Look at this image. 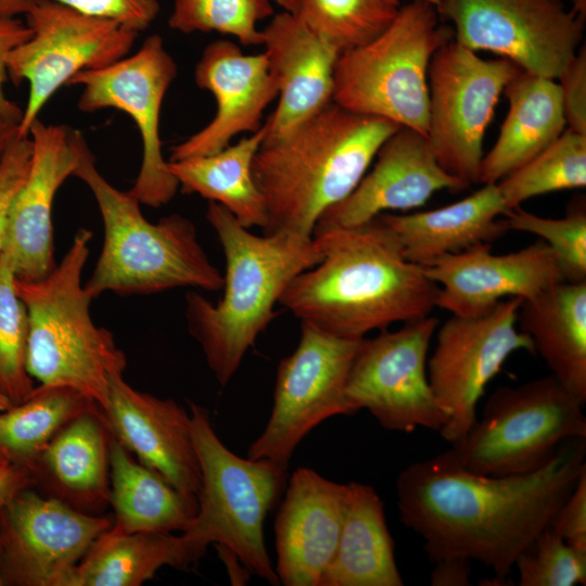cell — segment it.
Wrapping results in <instances>:
<instances>
[{
    "mask_svg": "<svg viewBox=\"0 0 586 586\" xmlns=\"http://www.w3.org/2000/svg\"><path fill=\"white\" fill-rule=\"evenodd\" d=\"M585 455L586 438H572L536 471L494 476L466 470L446 450L399 473V519L423 539L431 561L462 557L507 578L519 553L550 526Z\"/></svg>",
    "mask_w": 586,
    "mask_h": 586,
    "instance_id": "6da1fadb",
    "label": "cell"
},
{
    "mask_svg": "<svg viewBox=\"0 0 586 586\" xmlns=\"http://www.w3.org/2000/svg\"><path fill=\"white\" fill-rule=\"evenodd\" d=\"M313 237L321 260L297 275L279 300L301 321L360 340L436 307L438 284L405 257L378 216L359 226L316 229Z\"/></svg>",
    "mask_w": 586,
    "mask_h": 586,
    "instance_id": "7a4b0ae2",
    "label": "cell"
},
{
    "mask_svg": "<svg viewBox=\"0 0 586 586\" xmlns=\"http://www.w3.org/2000/svg\"><path fill=\"white\" fill-rule=\"evenodd\" d=\"M207 221L226 260L224 295L215 305L200 293L186 295V319L207 366L221 386L276 317L275 305L290 282L321 260L313 235L278 231L257 235L219 203L209 201Z\"/></svg>",
    "mask_w": 586,
    "mask_h": 586,
    "instance_id": "3957f363",
    "label": "cell"
},
{
    "mask_svg": "<svg viewBox=\"0 0 586 586\" xmlns=\"http://www.w3.org/2000/svg\"><path fill=\"white\" fill-rule=\"evenodd\" d=\"M398 128L332 101L282 137L263 141L252 173L266 203L264 232L313 235L320 216L356 188Z\"/></svg>",
    "mask_w": 586,
    "mask_h": 586,
    "instance_id": "277c9868",
    "label": "cell"
},
{
    "mask_svg": "<svg viewBox=\"0 0 586 586\" xmlns=\"http://www.w3.org/2000/svg\"><path fill=\"white\" fill-rule=\"evenodd\" d=\"M73 176L93 194L104 226L102 252L84 285L92 298L106 291L148 295L183 286L222 289L224 276L199 242L194 224L179 214L146 220L141 203L99 173L85 137Z\"/></svg>",
    "mask_w": 586,
    "mask_h": 586,
    "instance_id": "5b68a950",
    "label": "cell"
},
{
    "mask_svg": "<svg viewBox=\"0 0 586 586\" xmlns=\"http://www.w3.org/2000/svg\"><path fill=\"white\" fill-rule=\"evenodd\" d=\"M92 231L80 228L61 262L38 280L15 279L28 316L26 368L42 386L74 388L104 412L110 381L127 360L105 328L90 316L92 297L81 284Z\"/></svg>",
    "mask_w": 586,
    "mask_h": 586,
    "instance_id": "8992f818",
    "label": "cell"
},
{
    "mask_svg": "<svg viewBox=\"0 0 586 586\" xmlns=\"http://www.w3.org/2000/svg\"><path fill=\"white\" fill-rule=\"evenodd\" d=\"M190 418L202 480L196 517L182 534L203 555L215 543L250 573L279 585L264 540V521L286 486L288 469L232 453L217 436L206 408L190 403Z\"/></svg>",
    "mask_w": 586,
    "mask_h": 586,
    "instance_id": "52a82bcc",
    "label": "cell"
},
{
    "mask_svg": "<svg viewBox=\"0 0 586 586\" xmlns=\"http://www.w3.org/2000/svg\"><path fill=\"white\" fill-rule=\"evenodd\" d=\"M440 17L437 9L423 0L398 8L378 37L339 56L333 102L426 137L429 64L436 50L454 38L453 28L442 25Z\"/></svg>",
    "mask_w": 586,
    "mask_h": 586,
    "instance_id": "ba28073f",
    "label": "cell"
},
{
    "mask_svg": "<svg viewBox=\"0 0 586 586\" xmlns=\"http://www.w3.org/2000/svg\"><path fill=\"white\" fill-rule=\"evenodd\" d=\"M584 404L552 374L501 386L462 438L447 451L466 470L511 475L547 464L561 445L586 438Z\"/></svg>",
    "mask_w": 586,
    "mask_h": 586,
    "instance_id": "9c48e42d",
    "label": "cell"
},
{
    "mask_svg": "<svg viewBox=\"0 0 586 586\" xmlns=\"http://www.w3.org/2000/svg\"><path fill=\"white\" fill-rule=\"evenodd\" d=\"M520 69L504 58L482 59L454 38L431 59L426 139L440 165L469 187L479 183L483 139L498 99Z\"/></svg>",
    "mask_w": 586,
    "mask_h": 586,
    "instance_id": "30bf717a",
    "label": "cell"
},
{
    "mask_svg": "<svg viewBox=\"0 0 586 586\" xmlns=\"http://www.w3.org/2000/svg\"><path fill=\"white\" fill-rule=\"evenodd\" d=\"M301 322L295 351L278 366L269 420L247 450V458L286 469L296 446L314 428L328 418L355 413L345 388L361 339H344Z\"/></svg>",
    "mask_w": 586,
    "mask_h": 586,
    "instance_id": "8fae6325",
    "label": "cell"
},
{
    "mask_svg": "<svg viewBox=\"0 0 586 586\" xmlns=\"http://www.w3.org/2000/svg\"><path fill=\"white\" fill-rule=\"evenodd\" d=\"M29 39L7 58L9 79L28 82L17 133L28 136L51 97L78 73L109 66L127 56L138 34L119 24L46 0L25 15Z\"/></svg>",
    "mask_w": 586,
    "mask_h": 586,
    "instance_id": "7c38bea8",
    "label": "cell"
},
{
    "mask_svg": "<svg viewBox=\"0 0 586 586\" xmlns=\"http://www.w3.org/2000/svg\"><path fill=\"white\" fill-rule=\"evenodd\" d=\"M522 301L501 300L477 316L451 315L437 328L426 370L434 397L447 416L440 434L448 443L462 438L472 426L486 385L507 358L517 351L536 354L532 339L517 329Z\"/></svg>",
    "mask_w": 586,
    "mask_h": 586,
    "instance_id": "4fadbf2b",
    "label": "cell"
},
{
    "mask_svg": "<svg viewBox=\"0 0 586 586\" xmlns=\"http://www.w3.org/2000/svg\"><path fill=\"white\" fill-rule=\"evenodd\" d=\"M438 324L429 315L360 340L345 388L354 412L367 409L390 431H441L447 416L434 397L426 370L429 346Z\"/></svg>",
    "mask_w": 586,
    "mask_h": 586,
    "instance_id": "5bb4252c",
    "label": "cell"
},
{
    "mask_svg": "<svg viewBox=\"0 0 586 586\" xmlns=\"http://www.w3.org/2000/svg\"><path fill=\"white\" fill-rule=\"evenodd\" d=\"M437 11L463 47L555 80L579 49L585 26L562 0H441Z\"/></svg>",
    "mask_w": 586,
    "mask_h": 586,
    "instance_id": "9a60e30c",
    "label": "cell"
},
{
    "mask_svg": "<svg viewBox=\"0 0 586 586\" xmlns=\"http://www.w3.org/2000/svg\"><path fill=\"white\" fill-rule=\"evenodd\" d=\"M177 76V64L160 35L149 36L130 56L99 69L76 74L68 85L81 86L78 109L119 110L133 120L142 142L139 174L129 192L150 207L166 205L179 183L163 156L160 116L165 94Z\"/></svg>",
    "mask_w": 586,
    "mask_h": 586,
    "instance_id": "2e32d148",
    "label": "cell"
},
{
    "mask_svg": "<svg viewBox=\"0 0 586 586\" xmlns=\"http://www.w3.org/2000/svg\"><path fill=\"white\" fill-rule=\"evenodd\" d=\"M113 524L28 487L0 508L3 585L71 586L92 543Z\"/></svg>",
    "mask_w": 586,
    "mask_h": 586,
    "instance_id": "e0dca14e",
    "label": "cell"
},
{
    "mask_svg": "<svg viewBox=\"0 0 586 586\" xmlns=\"http://www.w3.org/2000/svg\"><path fill=\"white\" fill-rule=\"evenodd\" d=\"M27 177L9 209L1 251L12 262L16 279L38 280L56 266L51 212L62 183L73 176L82 133L65 125L34 120Z\"/></svg>",
    "mask_w": 586,
    "mask_h": 586,
    "instance_id": "ac0fdd59",
    "label": "cell"
},
{
    "mask_svg": "<svg viewBox=\"0 0 586 586\" xmlns=\"http://www.w3.org/2000/svg\"><path fill=\"white\" fill-rule=\"evenodd\" d=\"M422 268L440 286L436 307L461 317L484 314L505 297L530 300L564 281L555 253L543 240L505 255L492 254L491 244L482 243Z\"/></svg>",
    "mask_w": 586,
    "mask_h": 586,
    "instance_id": "d6986e66",
    "label": "cell"
},
{
    "mask_svg": "<svg viewBox=\"0 0 586 586\" xmlns=\"http://www.w3.org/2000/svg\"><path fill=\"white\" fill-rule=\"evenodd\" d=\"M374 158L372 169L320 216L315 230L359 226L387 211L420 207L437 191L469 188L440 165L426 137L411 128L399 127Z\"/></svg>",
    "mask_w": 586,
    "mask_h": 586,
    "instance_id": "ffe728a7",
    "label": "cell"
},
{
    "mask_svg": "<svg viewBox=\"0 0 586 586\" xmlns=\"http://www.w3.org/2000/svg\"><path fill=\"white\" fill-rule=\"evenodd\" d=\"M194 80L214 95L217 110L205 127L171 148L169 161L213 154L237 135L258 131L265 109L278 97L265 53L245 54L227 39L205 47Z\"/></svg>",
    "mask_w": 586,
    "mask_h": 586,
    "instance_id": "44dd1931",
    "label": "cell"
},
{
    "mask_svg": "<svg viewBox=\"0 0 586 586\" xmlns=\"http://www.w3.org/2000/svg\"><path fill=\"white\" fill-rule=\"evenodd\" d=\"M123 373L110 381V404L103 412L110 432L141 464L179 492L198 496L202 479L190 413L173 399L133 388Z\"/></svg>",
    "mask_w": 586,
    "mask_h": 586,
    "instance_id": "7402d4cb",
    "label": "cell"
},
{
    "mask_svg": "<svg viewBox=\"0 0 586 586\" xmlns=\"http://www.w3.org/2000/svg\"><path fill=\"white\" fill-rule=\"evenodd\" d=\"M347 484L308 468L294 471L275 520L276 572L285 586H319L335 552Z\"/></svg>",
    "mask_w": 586,
    "mask_h": 586,
    "instance_id": "603a6c76",
    "label": "cell"
},
{
    "mask_svg": "<svg viewBox=\"0 0 586 586\" xmlns=\"http://www.w3.org/2000/svg\"><path fill=\"white\" fill-rule=\"evenodd\" d=\"M262 33L279 97L276 110L263 124V141H270L333 101L334 71L341 53L288 11L273 14Z\"/></svg>",
    "mask_w": 586,
    "mask_h": 586,
    "instance_id": "cb8c5ba5",
    "label": "cell"
},
{
    "mask_svg": "<svg viewBox=\"0 0 586 586\" xmlns=\"http://www.w3.org/2000/svg\"><path fill=\"white\" fill-rule=\"evenodd\" d=\"M508 212L497 183H486L449 205L412 214L378 217L395 233L405 257L421 267L437 258L496 241L508 230L498 216Z\"/></svg>",
    "mask_w": 586,
    "mask_h": 586,
    "instance_id": "d4e9b609",
    "label": "cell"
},
{
    "mask_svg": "<svg viewBox=\"0 0 586 586\" xmlns=\"http://www.w3.org/2000/svg\"><path fill=\"white\" fill-rule=\"evenodd\" d=\"M508 114L499 136L483 156L479 183H497L551 145L565 130L555 79L520 69L506 85Z\"/></svg>",
    "mask_w": 586,
    "mask_h": 586,
    "instance_id": "484cf974",
    "label": "cell"
},
{
    "mask_svg": "<svg viewBox=\"0 0 586 586\" xmlns=\"http://www.w3.org/2000/svg\"><path fill=\"white\" fill-rule=\"evenodd\" d=\"M517 323L551 374L586 402V281L559 282L522 301Z\"/></svg>",
    "mask_w": 586,
    "mask_h": 586,
    "instance_id": "4316f807",
    "label": "cell"
},
{
    "mask_svg": "<svg viewBox=\"0 0 586 586\" xmlns=\"http://www.w3.org/2000/svg\"><path fill=\"white\" fill-rule=\"evenodd\" d=\"M384 506L370 485L351 482L335 552L319 586H403Z\"/></svg>",
    "mask_w": 586,
    "mask_h": 586,
    "instance_id": "83f0119b",
    "label": "cell"
},
{
    "mask_svg": "<svg viewBox=\"0 0 586 586\" xmlns=\"http://www.w3.org/2000/svg\"><path fill=\"white\" fill-rule=\"evenodd\" d=\"M109 464V502L115 514L111 531L182 533L191 526L199 509L198 496L179 492L157 472L135 461L112 433Z\"/></svg>",
    "mask_w": 586,
    "mask_h": 586,
    "instance_id": "f1b7e54d",
    "label": "cell"
},
{
    "mask_svg": "<svg viewBox=\"0 0 586 586\" xmlns=\"http://www.w3.org/2000/svg\"><path fill=\"white\" fill-rule=\"evenodd\" d=\"M111 432L101 409L69 421L38 457L31 474L40 476L73 502L109 501V450Z\"/></svg>",
    "mask_w": 586,
    "mask_h": 586,
    "instance_id": "f546056e",
    "label": "cell"
},
{
    "mask_svg": "<svg viewBox=\"0 0 586 586\" xmlns=\"http://www.w3.org/2000/svg\"><path fill=\"white\" fill-rule=\"evenodd\" d=\"M203 556L182 533L107 528L76 565L71 586H139L165 565L187 569Z\"/></svg>",
    "mask_w": 586,
    "mask_h": 586,
    "instance_id": "4dcf8cb0",
    "label": "cell"
},
{
    "mask_svg": "<svg viewBox=\"0 0 586 586\" xmlns=\"http://www.w3.org/2000/svg\"><path fill=\"white\" fill-rule=\"evenodd\" d=\"M265 137L262 128L235 144L208 155L167 161L183 193H196L226 207L245 228L268 222L265 199L252 173L254 156Z\"/></svg>",
    "mask_w": 586,
    "mask_h": 586,
    "instance_id": "1f68e13d",
    "label": "cell"
},
{
    "mask_svg": "<svg viewBox=\"0 0 586 586\" xmlns=\"http://www.w3.org/2000/svg\"><path fill=\"white\" fill-rule=\"evenodd\" d=\"M97 409L101 408L74 388L39 385L26 400L0 412V454L10 463L31 471L62 428Z\"/></svg>",
    "mask_w": 586,
    "mask_h": 586,
    "instance_id": "d6a6232c",
    "label": "cell"
},
{
    "mask_svg": "<svg viewBox=\"0 0 586 586\" xmlns=\"http://www.w3.org/2000/svg\"><path fill=\"white\" fill-rule=\"evenodd\" d=\"M508 211L537 195L586 186V135L570 128L546 150L497 182Z\"/></svg>",
    "mask_w": 586,
    "mask_h": 586,
    "instance_id": "836d02e7",
    "label": "cell"
},
{
    "mask_svg": "<svg viewBox=\"0 0 586 586\" xmlns=\"http://www.w3.org/2000/svg\"><path fill=\"white\" fill-rule=\"evenodd\" d=\"M398 8L384 0H296L293 14L342 54L378 37Z\"/></svg>",
    "mask_w": 586,
    "mask_h": 586,
    "instance_id": "e575fe53",
    "label": "cell"
},
{
    "mask_svg": "<svg viewBox=\"0 0 586 586\" xmlns=\"http://www.w3.org/2000/svg\"><path fill=\"white\" fill-rule=\"evenodd\" d=\"M15 279L9 255L0 251V392L12 405L26 400L35 390L26 368L27 309Z\"/></svg>",
    "mask_w": 586,
    "mask_h": 586,
    "instance_id": "d590c367",
    "label": "cell"
},
{
    "mask_svg": "<svg viewBox=\"0 0 586 586\" xmlns=\"http://www.w3.org/2000/svg\"><path fill=\"white\" fill-rule=\"evenodd\" d=\"M273 14L270 0H174L168 26L182 34L217 31L243 46H262L257 23Z\"/></svg>",
    "mask_w": 586,
    "mask_h": 586,
    "instance_id": "8d00e7d4",
    "label": "cell"
},
{
    "mask_svg": "<svg viewBox=\"0 0 586 586\" xmlns=\"http://www.w3.org/2000/svg\"><path fill=\"white\" fill-rule=\"evenodd\" d=\"M507 230L540 238L555 253L565 282L586 281V212L574 208L563 218H548L517 207L502 219Z\"/></svg>",
    "mask_w": 586,
    "mask_h": 586,
    "instance_id": "74e56055",
    "label": "cell"
},
{
    "mask_svg": "<svg viewBox=\"0 0 586 586\" xmlns=\"http://www.w3.org/2000/svg\"><path fill=\"white\" fill-rule=\"evenodd\" d=\"M520 586L586 584V551L569 545L550 526L543 530L517 557Z\"/></svg>",
    "mask_w": 586,
    "mask_h": 586,
    "instance_id": "f35d334b",
    "label": "cell"
},
{
    "mask_svg": "<svg viewBox=\"0 0 586 586\" xmlns=\"http://www.w3.org/2000/svg\"><path fill=\"white\" fill-rule=\"evenodd\" d=\"M84 14L113 21L137 34L145 30L160 12L158 0H52Z\"/></svg>",
    "mask_w": 586,
    "mask_h": 586,
    "instance_id": "ab89813d",
    "label": "cell"
},
{
    "mask_svg": "<svg viewBox=\"0 0 586 586\" xmlns=\"http://www.w3.org/2000/svg\"><path fill=\"white\" fill-rule=\"evenodd\" d=\"M31 154L33 142L29 135L16 133L7 148L0 165V251L9 209L27 177Z\"/></svg>",
    "mask_w": 586,
    "mask_h": 586,
    "instance_id": "60d3db41",
    "label": "cell"
},
{
    "mask_svg": "<svg viewBox=\"0 0 586 586\" xmlns=\"http://www.w3.org/2000/svg\"><path fill=\"white\" fill-rule=\"evenodd\" d=\"M559 82L562 111L566 124L576 132L586 135V49L581 47L563 72Z\"/></svg>",
    "mask_w": 586,
    "mask_h": 586,
    "instance_id": "b9f144b4",
    "label": "cell"
},
{
    "mask_svg": "<svg viewBox=\"0 0 586 586\" xmlns=\"http://www.w3.org/2000/svg\"><path fill=\"white\" fill-rule=\"evenodd\" d=\"M550 527L569 545L586 551V468L558 509Z\"/></svg>",
    "mask_w": 586,
    "mask_h": 586,
    "instance_id": "7bdbcfd3",
    "label": "cell"
},
{
    "mask_svg": "<svg viewBox=\"0 0 586 586\" xmlns=\"http://www.w3.org/2000/svg\"><path fill=\"white\" fill-rule=\"evenodd\" d=\"M30 36V28L18 17L0 18V118L18 125L23 116V109L8 98L4 89L9 80L7 58L14 48L29 39Z\"/></svg>",
    "mask_w": 586,
    "mask_h": 586,
    "instance_id": "ee69618b",
    "label": "cell"
},
{
    "mask_svg": "<svg viewBox=\"0 0 586 586\" xmlns=\"http://www.w3.org/2000/svg\"><path fill=\"white\" fill-rule=\"evenodd\" d=\"M430 575L432 586H468L471 585L470 560L462 557L438 559Z\"/></svg>",
    "mask_w": 586,
    "mask_h": 586,
    "instance_id": "f6af8a7d",
    "label": "cell"
},
{
    "mask_svg": "<svg viewBox=\"0 0 586 586\" xmlns=\"http://www.w3.org/2000/svg\"><path fill=\"white\" fill-rule=\"evenodd\" d=\"M31 472L22 466L10 463L0 469V508L13 496L33 484Z\"/></svg>",
    "mask_w": 586,
    "mask_h": 586,
    "instance_id": "bcb514c9",
    "label": "cell"
},
{
    "mask_svg": "<svg viewBox=\"0 0 586 586\" xmlns=\"http://www.w3.org/2000/svg\"><path fill=\"white\" fill-rule=\"evenodd\" d=\"M46 0H0V18L26 15Z\"/></svg>",
    "mask_w": 586,
    "mask_h": 586,
    "instance_id": "7dc6e473",
    "label": "cell"
},
{
    "mask_svg": "<svg viewBox=\"0 0 586 586\" xmlns=\"http://www.w3.org/2000/svg\"><path fill=\"white\" fill-rule=\"evenodd\" d=\"M18 124L0 118V165L11 140L17 133Z\"/></svg>",
    "mask_w": 586,
    "mask_h": 586,
    "instance_id": "c3c4849f",
    "label": "cell"
},
{
    "mask_svg": "<svg viewBox=\"0 0 586 586\" xmlns=\"http://www.w3.org/2000/svg\"><path fill=\"white\" fill-rule=\"evenodd\" d=\"M277 3L284 9V11L294 13L296 7V0H276Z\"/></svg>",
    "mask_w": 586,
    "mask_h": 586,
    "instance_id": "681fc988",
    "label": "cell"
},
{
    "mask_svg": "<svg viewBox=\"0 0 586 586\" xmlns=\"http://www.w3.org/2000/svg\"><path fill=\"white\" fill-rule=\"evenodd\" d=\"M11 402L0 392V412L11 407Z\"/></svg>",
    "mask_w": 586,
    "mask_h": 586,
    "instance_id": "f907efd6",
    "label": "cell"
},
{
    "mask_svg": "<svg viewBox=\"0 0 586 586\" xmlns=\"http://www.w3.org/2000/svg\"><path fill=\"white\" fill-rule=\"evenodd\" d=\"M385 2L390 3V4H393L395 7H399V0H384ZM423 1H426L431 4H433L436 9L441 2V0H423Z\"/></svg>",
    "mask_w": 586,
    "mask_h": 586,
    "instance_id": "816d5d0a",
    "label": "cell"
},
{
    "mask_svg": "<svg viewBox=\"0 0 586 586\" xmlns=\"http://www.w3.org/2000/svg\"><path fill=\"white\" fill-rule=\"evenodd\" d=\"M1 555H2V543H1V534H0V586L3 585L2 572H1Z\"/></svg>",
    "mask_w": 586,
    "mask_h": 586,
    "instance_id": "f5cc1de1",
    "label": "cell"
},
{
    "mask_svg": "<svg viewBox=\"0 0 586 586\" xmlns=\"http://www.w3.org/2000/svg\"><path fill=\"white\" fill-rule=\"evenodd\" d=\"M10 462L0 454V469L9 466Z\"/></svg>",
    "mask_w": 586,
    "mask_h": 586,
    "instance_id": "db71d44e",
    "label": "cell"
}]
</instances>
